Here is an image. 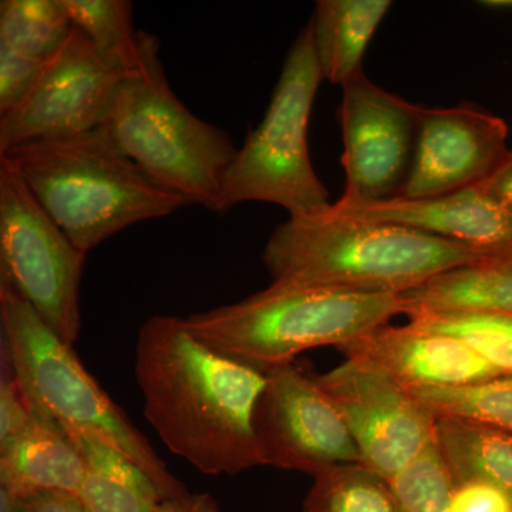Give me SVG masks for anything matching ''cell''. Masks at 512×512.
<instances>
[{"label": "cell", "mask_w": 512, "mask_h": 512, "mask_svg": "<svg viewBox=\"0 0 512 512\" xmlns=\"http://www.w3.org/2000/svg\"><path fill=\"white\" fill-rule=\"evenodd\" d=\"M134 373L148 423L175 456L207 476L265 466L254 414L266 373L211 349L170 315L141 326Z\"/></svg>", "instance_id": "obj_1"}, {"label": "cell", "mask_w": 512, "mask_h": 512, "mask_svg": "<svg viewBox=\"0 0 512 512\" xmlns=\"http://www.w3.org/2000/svg\"><path fill=\"white\" fill-rule=\"evenodd\" d=\"M262 258L271 288L396 295L458 266L495 259L417 229L345 217L332 207L279 224Z\"/></svg>", "instance_id": "obj_2"}, {"label": "cell", "mask_w": 512, "mask_h": 512, "mask_svg": "<svg viewBox=\"0 0 512 512\" xmlns=\"http://www.w3.org/2000/svg\"><path fill=\"white\" fill-rule=\"evenodd\" d=\"M76 247L89 252L131 225L185 207L121 153L103 127L0 154Z\"/></svg>", "instance_id": "obj_3"}, {"label": "cell", "mask_w": 512, "mask_h": 512, "mask_svg": "<svg viewBox=\"0 0 512 512\" xmlns=\"http://www.w3.org/2000/svg\"><path fill=\"white\" fill-rule=\"evenodd\" d=\"M406 313V302L396 293L268 286L244 301L184 320L192 335L211 349L268 373L292 365L306 350L339 349Z\"/></svg>", "instance_id": "obj_4"}, {"label": "cell", "mask_w": 512, "mask_h": 512, "mask_svg": "<svg viewBox=\"0 0 512 512\" xmlns=\"http://www.w3.org/2000/svg\"><path fill=\"white\" fill-rule=\"evenodd\" d=\"M2 355L30 409L92 434L130 458L165 500L190 494L119 404L8 282L0 279Z\"/></svg>", "instance_id": "obj_5"}, {"label": "cell", "mask_w": 512, "mask_h": 512, "mask_svg": "<svg viewBox=\"0 0 512 512\" xmlns=\"http://www.w3.org/2000/svg\"><path fill=\"white\" fill-rule=\"evenodd\" d=\"M101 127L153 183L188 205L218 214L238 148L225 131L195 117L175 96L158 45L140 70L124 77Z\"/></svg>", "instance_id": "obj_6"}, {"label": "cell", "mask_w": 512, "mask_h": 512, "mask_svg": "<svg viewBox=\"0 0 512 512\" xmlns=\"http://www.w3.org/2000/svg\"><path fill=\"white\" fill-rule=\"evenodd\" d=\"M323 76L311 25L299 32L286 56L264 119L225 175L218 214L244 202H271L289 217H311L332 207L309 156L308 126Z\"/></svg>", "instance_id": "obj_7"}, {"label": "cell", "mask_w": 512, "mask_h": 512, "mask_svg": "<svg viewBox=\"0 0 512 512\" xmlns=\"http://www.w3.org/2000/svg\"><path fill=\"white\" fill-rule=\"evenodd\" d=\"M86 256L18 175L0 164V279L70 346L82 329L80 284Z\"/></svg>", "instance_id": "obj_8"}, {"label": "cell", "mask_w": 512, "mask_h": 512, "mask_svg": "<svg viewBox=\"0 0 512 512\" xmlns=\"http://www.w3.org/2000/svg\"><path fill=\"white\" fill-rule=\"evenodd\" d=\"M315 379L342 414L363 464L384 480H393L434 443L433 414L372 363L346 359Z\"/></svg>", "instance_id": "obj_9"}, {"label": "cell", "mask_w": 512, "mask_h": 512, "mask_svg": "<svg viewBox=\"0 0 512 512\" xmlns=\"http://www.w3.org/2000/svg\"><path fill=\"white\" fill-rule=\"evenodd\" d=\"M339 119L345 191L340 207L379 204L397 198L412 167L421 106L356 74L342 86Z\"/></svg>", "instance_id": "obj_10"}, {"label": "cell", "mask_w": 512, "mask_h": 512, "mask_svg": "<svg viewBox=\"0 0 512 512\" xmlns=\"http://www.w3.org/2000/svg\"><path fill=\"white\" fill-rule=\"evenodd\" d=\"M124 77L104 63L82 30L73 26L25 100L0 117V154L33 141L99 128Z\"/></svg>", "instance_id": "obj_11"}, {"label": "cell", "mask_w": 512, "mask_h": 512, "mask_svg": "<svg viewBox=\"0 0 512 512\" xmlns=\"http://www.w3.org/2000/svg\"><path fill=\"white\" fill-rule=\"evenodd\" d=\"M254 427L265 466L316 477L362 463L359 448L335 404L315 377L293 365L266 373Z\"/></svg>", "instance_id": "obj_12"}, {"label": "cell", "mask_w": 512, "mask_h": 512, "mask_svg": "<svg viewBox=\"0 0 512 512\" xmlns=\"http://www.w3.org/2000/svg\"><path fill=\"white\" fill-rule=\"evenodd\" d=\"M507 138L505 121L473 104L421 106L412 167L397 198L440 197L487 183L511 156Z\"/></svg>", "instance_id": "obj_13"}, {"label": "cell", "mask_w": 512, "mask_h": 512, "mask_svg": "<svg viewBox=\"0 0 512 512\" xmlns=\"http://www.w3.org/2000/svg\"><path fill=\"white\" fill-rule=\"evenodd\" d=\"M333 211L359 220L389 222L458 242L490 258H512V212L484 184L440 197L393 198Z\"/></svg>", "instance_id": "obj_14"}, {"label": "cell", "mask_w": 512, "mask_h": 512, "mask_svg": "<svg viewBox=\"0 0 512 512\" xmlns=\"http://www.w3.org/2000/svg\"><path fill=\"white\" fill-rule=\"evenodd\" d=\"M392 376L407 390L457 387L503 375L466 343L416 326H380L338 349Z\"/></svg>", "instance_id": "obj_15"}, {"label": "cell", "mask_w": 512, "mask_h": 512, "mask_svg": "<svg viewBox=\"0 0 512 512\" xmlns=\"http://www.w3.org/2000/svg\"><path fill=\"white\" fill-rule=\"evenodd\" d=\"M84 471L82 454L69 434L35 409H30L25 429L0 446V487L15 497L47 491L79 494Z\"/></svg>", "instance_id": "obj_16"}, {"label": "cell", "mask_w": 512, "mask_h": 512, "mask_svg": "<svg viewBox=\"0 0 512 512\" xmlns=\"http://www.w3.org/2000/svg\"><path fill=\"white\" fill-rule=\"evenodd\" d=\"M392 2L318 0L309 25L323 80L343 84L362 72L363 57Z\"/></svg>", "instance_id": "obj_17"}, {"label": "cell", "mask_w": 512, "mask_h": 512, "mask_svg": "<svg viewBox=\"0 0 512 512\" xmlns=\"http://www.w3.org/2000/svg\"><path fill=\"white\" fill-rule=\"evenodd\" d=\"M63 430L86 466L79 497L87 512H148L165 501L151 478L116 448L84 431Z\"/></svg>", "instance_id": "obj_18"}, {"label": "cell", "mask_w": 512, "mask_h": 512, "mask_svg": "<svg viewBox=\"0 0 512 512\" xmlns=\"http://www.w3.org/2000/svg\"><path fill=\"white\" fill-rule=\"evenodd\" d=\"M413 311L491 312L512 316V258L458 266L402 293Z\"/></svg>", "instance_id": "obj_19"}, {"label": "cell", "mask_w": 512, "mask_h": 512, "mask_svg": "<svg viewBox=\"0 0 512 512\" xmlns=\"http://www.w3.org/2000/svg\"><path fill=\"white\" fill-rule=\"evenodd\" d=\"M63 5L101 60L124 76L140 70L158 45L156 37L134 28L133 3L127 0H63Z\"/></svg>", "instance_id": "obj_20"}, {"label": "cell", "mask_w": 512, "mask_h": 512, "mask_svg": "<svg viewBox=\"0 0 512 512\" xmlns=\"http://www.w3.org/2000/svg\"><path fill=\"white\" fill-rule=\"evenodd\" d=\"M434 441L453 478H480L512 495V433L466 420L439 419Z\"/></svg>", "instance_id": "obj_21"}, {"label": "cell", "mask_w": 512, "mask_h": 512, "mask_svg": "<svg viewBox=\"0 0 512 512\" xmlns=\"http://www.w3.org/2000/svg\"><path fill=\"white\" fill-rule=\"evenodd\" d=\"M303 512H402L389 481L365 464H343L313 477Z\"/></svg>", "instance_id": "obj_22"}, {"label": "cell", "mask_w": 512, "mask_h": 512, "mask_svg": "<svg viewBox=\"0 0 512 512\" xmlns=\"http://www.w3.org/2000/svg\"><path fill=\"white\" fill-rule=\"evenodd\" d=\"M73 23L63 0H2L0 46L22 55L47 60L72 32Z\"/></svg>", "instance_id": "obj_23"}, {"label": "cell", "mask_w": 512, "mask_h": 512, "mask_svg": "<svg viewBox=\"0 0 512 512\" xmlns=\"http://www.w3.org/2000/svg\"><path fill=\"white\" fill-rule=\"evenodd\" d=\"M410 392L436 420H466L512 433V375Z\"/></svg>", "instance_id": "obj_24"}, {"label": "cell", "mask_w": 512, "mask_h": 512, "mask_svg": "<svg viewBox=\"0 0 512 512\" xmlns=\"http://www.w3.org/2000/svg\"><path fill=\"white\" fill-rule=\"evenodd\" d=\"M410 325L466 343L503 375H512V316L491 312L413 311Z\"/></svg>", "instance_id": "obj_25"}, {"label": "cell", "mask_w": 512, "mask_h": 512, "mask_svg": "<svg viewBox=\"0 0 512 512\" xmlns=\"http://www.w3.org/2000/svg\"><path fill=\"white\" fill-rule=\"evenodd\" d=\"M389 484L402 512H447L454 478L434 441Z\"/></svg>", "instance_id": "obj_26"}, {"label": "cell", "mask_w": 512, "mask_h": 512, "mask_svg": "<svg viewBox=\"0 0 512 512\" xmlns=\"http://www.w3.org/2000/svg\"><path fill=\"white\" fill-rule=\"evenodd\" d=\"M46 62L0 46V117L25 100Z\"/></svg>", "instance_id": "obj_27"}, {"label": "cell", "mask_w": 512, "mask_h": 512, "mask_svg": "<svg viewBox=\"0 0 512 512\" xmlns=\"http://www.w3.org/2000/svg\"><path fill=\"white\" fill-rule=\"evenodd\" d=\"M447 512H512V495L480 478H454Z\"/></svg>", "instance_id": "obj_28"}, {"label": "cell", "mask_w": 512, "mask_h": 512, "mask_svg": "<svg viewBox=\"0 0 512 512\" xmlns=\"http://www.w3.org/2000/svg\"><path fill=\"white\" fill-rule=\"evenodd\" d=\"M29 420V406L23 399L9 363L3 359L0 382V446L18 436Z\"/></svg>", "instance_id": "obj_29"}, {"label": "cell", "mask_w": 512, "mask_h": 512, "mask_svg": "<svg viewBox=\"0 0 512 512\" xmlns=\"http://www.w3.org/2000/svg\"><path fill=\"white\" fill-rule=\"evenodd\" d=\"M13 512H87L79 494L35 493L15 497L13 495Z\"/></svg>", "instance_id": "obj_30"}, {"label": "cell", "mask_w": 512, "mask_h": 512, "mask_svg": "<svg viewBox=\"0 0 512 512\" xmlns=\"http://www.w3.org/2000/svg\"><path fill=\"white\" fill-rule=\"evenodd\" d=\"M148 512H221V508L211 494L190 493L185 497L165 500Z\"/></svg>", "instance_id": "obj_31"}, {"label": "cell", "mask_w": 512, "mask_h": 512, "mask_svg": "<svg viewBox=\"0 0 512 512\" xmlns=\"http://www.w3.org/2000/svg\"><path fill=\"white\" fill-rule=\"evenodd\" d=\"M485 188L512 212V153L503 167L484 183Z\"/></svg>", "instance_id": "obj_32"}, {"label": "cell", "mask_w": 512, "mask_h": 512, "mask_svg": "<svg viewBox=\"0 0 512 512\" xmlns=\"http://www.w3.org/2000/svg\"><path fill=\"white\" fill-rule=\"evenodd\" d=\"M483 5L490 9H512V0H487Z\"/></svg>", "instance_id": "obj_33"}]
</instances>
